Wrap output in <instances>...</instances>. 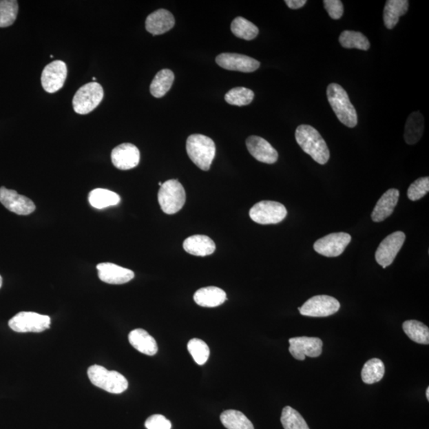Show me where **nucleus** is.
Returning a JSON list of instances; mask_svg holds the SVG:
<instances>
[{
  "mask_svg": "<svg viewBox=\"0 0 429 429\" xmlns=\"http://www.w3.org/2000/svg\"><path fill=\"white\" fill-rule=\"evenodd\" d=\"M324 8L333 19H339L344 14V4L340 0H324Z\"/></svg>",
  "mask_w": 429,
  "mask_h": 429,
  "instance_id": "obj_39",
  "label": "nucleus"
},
{
  "mask_svg": "<svg viewBox=\"0 0 429 429\" xmlns=\"http://www.w3.org/2000/svg\"><path fill=\"white\" fill-rule=\"evenodd\" d=\"M114 167L121 170H128L138 167L140 162V152L132 143H123L113 149L111 154Z\"/></svg>",
  "mask_w": 429,
  "mask_h": 429,
  "instance_id": "obj_15",
  "label": "nucleus"
},
{
  "mask_svg": "<svg viewBox=\"0 0 429 429\" xmlns=\"http://www.w3.org/2000/svg\"><path fill=\"white\" fill-rule=\"evenodd\" d=\"M281 422L284 429H310L301 413L291 406L282 410Z\"/></svg>",
  "mask_w": 429,
  "mask_h": 429,
  "instance_id": "obj_33",
  "label": "nucleus"
},
{
  "mask_svg": "<svg viewBox=\"0 0 429 429\" xmlns=\"http://www.w3.org/2000/svg\"><path fill=\"white\" fill-rule=\"evenodd\" d=\"M87 376L92 384L111 394H122L128 388L125 377L115 370H108L99 365L91 366Z\"/></svg>",
  "mask_w": 429,
  "mask_h": 429,
  "instance_id": "obj_4",
  "label": "nucleus"
},
{
  "mask_svg": "<svg viewBox=\"0 0 429 429\" xmlns=\"http://www.w3.org/2000/svg\"><path fill=\"white\" fill-rule=\"evenodd\" d=\"M19 10L17 1L0 0V28H8L17 20Z\"/></svg>",
  "mask_w": 429,
  "mask_h": 429,
  "instance_id": "obj_35",
  "label": "nucleus"
},
{
  "mask_svg": "<svg viewBox=\"0 0 429 429\" xmlns=\"http://www.w3.org/2000/svg\"><path fill=\"white\" fill-rule=\"evenodd\" d=\"M2 285H3V278L1 275H0V288L2 287Z\"/></svg>",
  "mask_w": 429,
  "mask_h": 429,
  "instance_id": "obj_42",
  "label": "nucleus"
},
{
  "mask_svg": "<svg viewBox=\"0 0 429 429\" xmlns=\"http://www.w3.org/2000/svg\"><path fill=\"white\" fill-rule=\"evenodd\" d=\"M103 98V90L100 84L91 82L80 87L72 99V107L80 115H86L96 109Z\"/></svg>",
  "mask_w": 429,
  "mask_h": 429,
  "instance_id": "obj_6",
  "label": "nucleus"
},
{
  "mask_svg": "<svg viewBox=\"0 0 429 429\" xmlns=\"http://www.w3.org/2000/svg\"><path fill=\"white\" fill-rule=\"evenodd\" d=\"M406 240L402 231H395L382 241L375 252V260L385 269L392 264Z\"/></svg>",
  "mask_w": 429,
  "mask_h": 429,
  "instance_id": "obj_10",
  "label": "nucleus"
},
{
  "mask_svg": "<svg viewBox=\"0 0 429 429\" xmlns=\"http://www.w3.org/2000/svg\"><path fill=\"white\" fill-rule=\"evenodd\" d=\"M145 427L147 429H171L172 423L163 415H155L148 418Z\"/></svg>",
  "mask_w": 429,
  "mask_h": 429,
  "instance_id": "obj_38",
  "label": "nucleus"
},
{
  "mask_svg": "<svg viewBox=\"0 0 429 429\" xmlns=\"http://www.w3.org/2000/svg\"><path fill=\"white\" fill-rule=\"evenodd\" d=\"M385 375V365L379 359H372L366 362L362 369V380L366 384H374L384 378Z\"/></svg>",
  "mask_w": 429,
  "mask_h": 429,
  "instance_id": "obj_28",
  "label": "nucleus"
},
{
  "mask_svg": "<svg viewBox=\"0 0 429 429\" xmlns=\"http://www.w3.org/2000/svg\"><path fill=\"white\" fill-rule=\"evenodd\" d=\"M402 328L407 337L417 344H429V328L426 324L417 320H406L403 323Z\"/></svg>",
  "mask_w": 429,
  "mask_h": 429,
  "instance_id": "obj_27",
  "label": "nucleus"
},
{
  "mask_svg": "<svg viewBox=\"0 0 429 429\" xmlns=\"http://www.w3.org/2000/svg\"><path fill=\"white\" fill-rule=\"evenodd\" d=\"M129 342L133 348L144 355L153 356L158 350L156 340L147 331L141 328L132 331L128 335Z\"/></svg>",
  "mask_w": 429,
  "mask_h": 429,
  "instance_id": "obj_22",
  "label": "nucleus"
},
{
  "mask_svg": "<svg viewBox=\"0 0 429 429\" xmlns=\"http://www.w3.org/2000/svg\"><path fill=\"white\" fill-rule=\"evenodd\" d=\"M92 80L95 81H96V77H93Z\"/></svg>",
  "mask_w": 429,
  "mask_h": 429,
  "instance_id": "obj_44",
  "label": "nucleus"
},
{
  "mask_svg": "<svg viewBox=\"0 0 429 429\" xmlns=\"http://www.w3.org/2000/svg\"><path fill=\"white\" fill-rule=\"evenodd\" d=\"M184 249L190 255L205 257L213 254L216 244L209 236L196 235L187 238L183 244Z\"/></svg>",
  "mask_w": 429,
  "mask_h": 429,
  "instance_id": "obj_21",
  "label": "nucleus"
},
{
  "mask_svg": "<svg viewBox=\"0 0 429 429\" xmlns=\"http://www.w3.org/2000/svg\"><path fill=\"white\" fill-rule=\"evenodd\" d=\"M351 241V236L345 232H338L322 238L314 244V250L318 254L328 258L343 254Z\"/></svg>",
  "mask_w": 429,
  "mask_h": 429,
  "instance_id": "obj_11",
  "label": "nucleus"
},
{
  "mask_svg": "<svg viewBox=\"0 0 429 429\" xmlns=\"http://www.w3.org/2000/svg\"><path fill=\"white\" fill-rule=\"evenodd\" d=\"M409 1L407 0H388L384 12V24L387 29H393L399 23V18L407 13Z\"/></svg>",
  "mask_w": 429,
  "mask_h": 429,
  "instance_id": "obj_24",
  "label": "nucleus"
},
{
  "mask_svg": "<svg viewBox=\"0 0 429 429\" xmlns=\"http://www.w3.org/2000/svg\"><path fill=\"white\" fill-rule=\"evenodd\" d=\"M96 269L101 280L112 285H122L132 281L134 278L132 271L111 262L100 263Z\"/></svg>",
  "mask_w": 429,
  "mask_h": 429,
  "instance_id": "obj_17",
  "label": "nucleus"
},
{
  "mask_svg": "<svg viewBox=\"0 0 429 429\" xmlns=\"http://www.w3.org/2000/svg\"><path fill=\"white\" fill-rule=\"evenodd\" d=\"M174 81V72L170 70L159 71L151 85V92L153 96L161 98L171 89Z\"/></svg>",
  "mask_w": 429,
  "mask_h": 429,
  "instance_id": "obj_29",
  "label": "nucleus"
},
{
  "mask_svg": "<svg viewBox=\"0 0 429 429\" xmlns=\"http://www.w3.org/2000/svg\"><path fill=\"white\" fill-rule=\"evenodd\" d=\"M251 219L260 224H276L281 223L287 216L285 206L276 201L262 200L250 210Z\"/></svg>",
  "mask_w": 429,
  "mask_h": 429,
  "instance_id": "obj_7",
  "label": "nucleus"
},
{
  "mask_svg": "<svg viewBox=\"0 0 429 429\" xmlns=\"http://www.w3.org/2000/svg\"><path fill=\"white\" fill-rule=\"evenodd\" d=\"M193 298L200 306L214 308L225 302L227 294L220 288L209 286L200 289L195 293Z\"/></svg>",
  "mask_w": 429,
  "mask_h": 429,
  "instance_id": "obj_23",
  "label": "nucleus"
},
{
  "mask_svg": "<svg viewBox=\"0 0 429 429\" xmlns=\"http://www.w3.org/2000/svg\"><path fill=\"white\" fill-rule=\"evenodd\" d=\"M220 421L227 429H255L252 422L242 412L230 410L222 412Z\"/></svg>",
  "mask_w": 429,
  "mask_h": 429,
  "instance_id": "obj_30",
  "label": "nucleus"
},
{
  "mask_svg": "<svg viewBox=\"0 0 429 429\" xmlns=\"http://www.w3.org/2000/svg\"><path fill=\"white\" fill-rule=\"evenodd\" d=\"M289 353L294 359L303 361L307 357L317 358L322 353L323 342L317 337H295L289 339Z\"/></svg>",
  "mask_w": 429,
  "mask_h": 429,
  "instance_id": "obj_12",
  "label": "nucleus"
},
{
  "mask_svg": "<svg viewBox=\"0 0 429 429\" xmlns=\"http://www.w3.org/2000/svg\"><path fill=\"white\" fill-rule=\"evenodd\" d=\"M231 29L236 37L247 41L255 39L258 34L256 25L242 17L236 18L231 23Z\"/></svg>",
  "mask_w": 429,
  "mask_h": 429,
  "instance_id": "obj_32",
  "label": "nucleus"
},
{
  "mask_svg": "<svg viewBox=\"0 0 429 429\" xmlns=\"http://www.w3.org/2000/svg\"><path fill=\"white\" fill-rule=\"evenodd\" d=\"M429 191V178L425 177L417 179L412 183L408 189L407 196L412 201H417L425 196Z\"/></svg>",
  "mask_w": 429,
  "mask_h": 429,
  "instance_id": "obj_37",
  "label": "nucleus"
},
{
  "mask_svg": "<svg viewBox=\"0 0 429 429\" xmlns=\"http://www.w3.org/2000/svg\"><path fill=\"white\" fill-rule=\"evenodd\" d=\"M255 93L244 87H237L232 89L225 95V101L231 105L246 106L254 100Z\"/></svg>",
  "mask_w": 429,
  "mask_h": 429,
  "instance_id": "obj_34",
  "label": "nucleus"
},
{
  "mask_svg": "<svg viewBox=\"0 0 429 429\" xmlns=\"http://www.w3.org/2000/svg\"><path fill=\"white\" fill-rule=\"evenodd\" d=\"M175 24L172 13L165 9L155 10L146 20V29L153 35L163 34L171 30Z\"/></svg>",
  "mask_w": 429,
  "mask_h": 429,
  "instance_id": "obj_20",
  "label": "nucleus"
},
{
  "mask_svg": "<svg viewBox=\"0 0 429 429\" xmlns=\"http://www.w3.org/2000/svg\"><path fill=\"white\" fill-rule=\"evenodd\" d=\"M328 101L339 121L350 128L358 123V116L350 101L348 92L339 85L331 84L327 90Z\"/></svg>",
  "mask_w": 429,
  "mask_h": 429,
  "instance_id": "obj_2",
  "label": "nucleus"
},
{
  "mask_svg": "<svg viewBox=\"0 0 429 429\" xmlns=\"http://www.w3.org/2000/svg\"><path fill=\"white\" fill-rule=\"evenodd\" d=\"M425 130V118L419 112H412L408 118L405 127V141L409 145H415L420 141Z\"/></svg>",
  "mask_w": 429,
  "mask_h": 429,
  "instance_id": "obj_25",
  "label": "nucleus"
},
{
  "mask_svg": "<svg viewBox=\"0 0 429 429\" xmlns=\"http://www.w3.org/2000/svg\"><path fill=\"white\" fill-rule=\"evenodd\" d=\"M295 138L299 146L311 156L315 162L325 165L330 158L329 149L324 139L313 127L306 125L297 128Z\"/></svg>",
  "mask_w": 429,
  "mask_h": 429,
  "instance_id": "obj_1",
  "label": "nucleus"
},
{
  "mask_svg": "<svg viewBox=\"0 0 429 429\" xmlns=\"http://www.w3.org/2000/svg\"><path fill=\"white\" fill-rule=\"evenodd\" d=\"M91 206L96 209H103L107 207L116 206L121 203V196L111 190L96 189L91 191L89 195Z\"/></svg>",
  "mask_w": 429,
  "mask_h": 429,
  "instance_id": "obj_26",
  "label": "nucleus"
},
{
  "mask_svg": "<svg viewBox=\"0 0 429 429\" xmlns=\"http://www.w3.org/2000/svg\"><path fill=\"white\" fill-rule=\"evenodd\" d=\"M158 203L165 214L178 213L185 203L186 194L182 184L178 180L164 182L158 194Z\"/></svg>",
  "mask_w": 429,
  "mask_h": 429,
  "instance_id": "obj_5",
  "label": "nucleus"
},
{
  "mask_svg": "<svg viewBox=\"0 0 429 429\" xmlns=\"http://www.w3.org/2000/svg\"><path fill=\"white\" fill-rule=\"evenodd\" d=\"M285 3L289 8L296 10L304 7L307 1L306 0H286Z\"/></svg>",
  "mask_w": 429,
  "mask_h": 429,
  "instance_id": "obj_40",
  "label": "nucleus"
},
{
  "mask_svg": "<svg viewBox=\"0 0 429 429\" xmlns=\"http://www.w3.org/2000/svg\"><path fill=\"white\" fill-rule=\"evenodd\" d=\"M67 72V65L62 61H54L46 65L41 77L44 90L49 93L59 91L65 84Z\"/></svg>",
  "mask_w": 429,
  "mask_h": 429,
  "instance_id": "obj_13",
  "label": "nucleus"
},
{
  "mask_svg": "<svg viewBox=\"0 0 429 429\" xmlns=\"http://www.w3.org/2000/svg\"><path fill=\"white\" fill-rule=\"evenodd\" d=\"M426 397H427L428 401H429V388H428H428L426 390Z\"/></svg>",
  "mask_w": 429,
  "mask_h": 429,
  "instance_id": "obj_41",
  "label": "nucleus"
},
{
  "mask_svg": "<svg viewBox=\"0 0 429 429\" xmlns=\"http://www.w3.org/2000/svg\"><path fill=\"white\" fill-rule=\"evenodd\" d=\"M400 192L396 189H390L381 196L376 204L371 219L375 223L384 221L394 213L395 207L399 202Z\"/></svg>",
  "mask_w": 429,
  "mask_h": 429,
  "instance_id": "obj_19",
  "label": "nucleus"
},
{
  "mask_svg": "<svg viewBox=\"0 0 429 429\" xmlns=\"http://www.w3.org/2000/svg\"><path fill=\"white\" fill-rule=\"evenodd\" d=\"M0 203L12 213L19 216H28L36 209L33 201L27 196L5 187L0 188Z\"/></svg>",
  "mask_w": 429,
  "mask_h": 429,
  "instance_id": "obj_14",
  "label": "nucleus"
},
{
  "mask_svg": "<svg viewBox=\"0 0 429 429\" xmlns=\"http://www.w3.org/2000/svg\"><path fill=\"white\" fill-rule=\"evenodd\" d=\"M339 43L346 49L368 50L370 43L366 36L358 31L344 30L339 36Z\"/></svg>",
  "mask_w": 429,
  "mask_h": 429,
  "instance_id": "obj_31",
  "label": "nucleus"
},
{
  "mask_svg": "<svg viewBox=\"0 0 429 429\" xmlns=\"http://www.w3.org/2000/svg\"><path fill=\"white\" fill-rule=\"evenodd\" d=\"M163 183H162V182H159V183H158L159 186H162V185H163Z\"/></svg>",
  "mask_w": 429,
  "mask_h": 429,
  "instance_id": "obj_43",
  "label": "nucleus"
},
{
  "mask_svg": "<svg viewBox=\"0 0 429 429\" xmlns=\"http://www.w3.org/2000/svg\"><path fill=\"white\" fill-rule=\"evenodd\" d=\"M248 151L258 162L266 164H273L278 161V154L266 139L252 136L246 141Z\"/></svg>",
  "mask_w": 429,
  "mask_h": 429,
  "instance_id": "obj_18",
  "label": "nucleus"
},
{
  "mask_svg": "<svg viewBox=\"0 0 429 429\" xmlns=\"http://www.w3.org/2000/svg\"><path fill=\"white\" fill-rule=\"evenodd\" d=\"M340 304L337 299L328 295L313 297L298 308L302 316L310 317H327L337 313Z\"/></svg>",
  "mask_w": 429,
  "mask_h": 429,
  "instance_id": "obj_9",
  "label": "nucleus"
},
{
  "mask_svg": "<svg viewBox=\"0 0 429 429\" xmlns=\"http://www.w3.org/2000/svg\"><path fill=\"white\" fill-rule=\"evenodd\" d=\"M216 61L221 68L242 72H255L260 66V61L250 58V56L239 54H221L217 56Z\"/></svg>",
  "mask_w": 429,
  "mask_h": 429,
  "instance_id": "obj_16",
  "label": "nucleus"
},
{
  "mask_svg": "<svg viewBox=\"0 0 429 429\" xmlns=\"http://www.w3.org/2000/svg\"><path fill=\"white\" fill-rule=\"evenodd\" d=\"M189 353L192 355L194 361L200 366H202L208 361L210 355V349L205 341L200 339H192L188 343Z\"/></svg>",
  "mask_w": 429,
  "mask_h": 429,
  "instance_id": "obj_36",
  "label": "nucleus"
},
{
  "mask_svg": "<svg viewBox=\"0 0 429 429\" xmlns=\"http://www.w3.org/2000/svg\"><path fill=\"white\" fill-rule=\"evenodd\" d=\"M51 320L45 315L33 312H21L9 320V327L14 332L43 333L50 327Z\"/></svg>",
  "mask_w": 429,
  "mask_h": 429,
  "instance_id": "obj_8",
  "label": "nucleus"
},
{
  "mask_svg": "<svg viewBox=\"0 0 429 429\" xmlns=\"http://www.w3.org/2000/svg\"><path fill=\"white\" fill-rule=\"evenodd\" d=\"M186 151L196 167L205 171L209 170L216 155L213 139L203 134H192L186 142Z\"/></svg>",
  "mask_w": 429,
  "mask_h": 429,
  "instance_id": "obj_3",
  "label": "nucleus"
}]
</instances>
